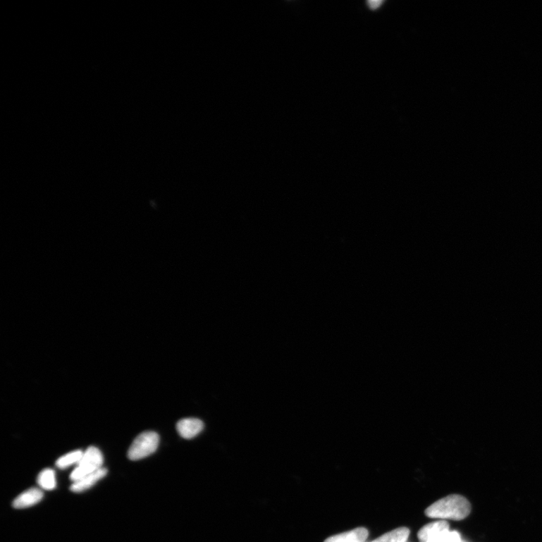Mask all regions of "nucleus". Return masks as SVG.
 <instances>
[{
  "instance_id": "f257e3e1",
  "label": "nucleus",
  "mask_w": 542,
  "mask_h": 542,
  "mask_svg": "<svg viewBox=\"0 0 542 542\" xmlns=\"http://www.w3.org/2000/svg\"><path fill=\"white\" fill-rule=\"evenodd\" d=\"M471 512V505L466 498L460 495H450L431 505L425 513L431 518L462 521Z\"/></svg>"
},
{
  "instance_id": "f03ea898",
  "label": "nucleus",
  "mask_w": 542,
  "mask_h": 542,
  "mask_svg": "<svg viewBox=\"0 0 542 542\" xmlns=\"http://www.w3.org/2000/svg\"><path fill=\"white\" fill-rule=\"evenodd\" d=\"M102 452L95 447L88 448L83 453L80 462L70 474L73 482L78 481L87 475L103 468Z\"/></svg>"
},
{
  "instance_id": "7ed1b4c3",
  "label": "nucleus",
  "mask_w": 542,
  "mask_h": 542,
  "mask_svg": "<svg viewBox=\"0 0 542 542\" xmlns=\"http://www.w3.org/2000/svg\"><path fill=\"white\" fill-rule=\"evenodd\" d=\"M159 441V436L154 431H149L141 433L130 447L128 458L136 461L150 456L157 450Z\"/></svg>"
},
{
  "instance_id": "20e7f679",
  "label": "nucleus",
  "mask_w": 542,
  "mask_h": 542,
  "mask_svg": "<svg viewBox=\"0 0 542 542\" xmlns=\"http://www.w3.org/2000/svg\"><path fill=\"white\" fill-rule=\"evenodd\" d=\"M449 524L445 521H438L424 526L419 531V542H443L449 532Z\"/></svg>"
},
{
  "instance_id": "39448f33",
  "label": "nucleus",
  "mask_w": 542,
  "mask_h": 542,
  "mask_svg": "<svg viewBox=\"0 0 542 542\" xmlns=\"http://www.w3.org/2000/svg\"><path fill=\"white\" fill-rule=\"evenodd\" d=\"M204 427L201 419L185 418L176 424V429L180 436L185 439H192L202 433Z\"/></svg>"
},
{
  "instance_id": "423d86ee",
  "label": "nucleus",
  "mask_w": 542,
  "mask_h": 542,
  "mask_svg": "<svg viewBox=\"0 0 542 542\" xmlns=\"http://www.w3.org/2000/svg\"><path fill=\"white\" fill-rule=\"evenodd\" d=\"M107 474V469L105 468L87 475V476L78 481L73 482L71 486V491L74 493H82L92 488L99 480L104 479Z\"/></svg>"
},
{
  "instance_id": "0eeeda50",
  "label": "nucleus",
  "mask_w": 542,
  "mask_h": 542,
  "mask_svg": "<svg viewBox=\"0 0 542 542\" xmlns=\"http://www.w3.org/2000/svg\"><path fill=\"white\" fill-rule=\"evenodd\" d=\"M43 498V492L39 488H30L20 494L13 502V507L18 510L26 508L39 503Z\"/></svg>"
},
{
  "instance_id": "6e6552de",
  "label": "nucleus",
  "mask_w": 542,
  "mask_h": 542,
  "mask_svg": "<svg viewBox=\"0 0 542 542\" xmlns=\"http://www.w3.org/2000/svg\"><path fill=\"white\" fill-rule=\"evenodd\" d=\"M368 536V529L359 527L349 531V532L331 536L324 542H366Z\"/></svg>"
},
{
  "instance_id": "1a4fd4ad",
  "label": "nucleus",
  "mask_w": 542,
  "mask_h": 542,
  "mask_svg": "<svg viewBox=\"0 0 542 542\" xmlns=\"http://www.w3.org/2000/svg\"><path fill=\"white\" fill-rule=\"evenodd\" d=\"M410 530L406 527L395 529L371 542H407Z\"/></svg>"
},
{
  "instance_id": "9d476101",
  "label": "nucleus",
  "mask_w": 542,
  "mask_h": 542,
  "mask_svg": "<svg viewBox=\"0 0 542 542\" xmlns=\"http://www.w3.org/2000/svg\"><path fill=\"white\" fill-rule=\"evenodd\" d=\"M37 483L42 490L52 491L55 489L57 481L54 471L51 469L42 470L38 475Z\"/></svg>"
},
{
  "instance_id": "9b49d317",
  "label": "nucleus",
  "mask_w": 542,
  "mask_h": 542,
  "mask_svg": "<svg viewBox=\"0 0 542 542\" xmlns=\"http://www.w3.org/2000/svg\"><path fill=\"white\" fill-rule=\"evenodd\" d=\"M83 453L84 452L82 450H75L68 453L57 460V467L60 469H65L72 467L73 464H78L83 456Z\"/></svg>"
},
{
  "instance_id": "f8f14e48",
  "label": "nucleus",
  "mask_w": 542,
  "mask_h": 542,
  "mask_svg": "<svg viewBox=\"0 0 542 542\" xmlns=\"http://www.w3.org/2000/svg\"><path fill=\"white\" fill-rule=\"evenodd\" d=\"M383 4V2L381 1V0H371V1L367 3L368 6L372 10L378 9Z\"/></svg>"
},
{
  "instance_id": "ddd939ff",
  "label": "nucleus",
  "mask_w": 542,
  "mask_h": 542,
  "mask_svg": "<svg viewBox=\"0 0 542 542\" xmlns=\"http://www.w3.org/2000/svg\"><path fill=\"white\" fill-rule=\"evenodd\" d=\"M366 542H369V541H366Z\"/></svg>"
},
{
  "instance_id": "4468645a",
  "label": "nucleus",
  "mask_w": 542,
  "mask_h": 542,
  "mask_svg": "<svg viewBox=\"0 0 542 542\" xmlns=\"http://www.w3.org/2000/svg\"><path fill=\"white\" fill-rule=\"evenodd\" d=\"M407 542H409L408 541Z\"/></svg>"
}]
</instances>
